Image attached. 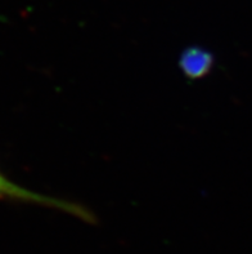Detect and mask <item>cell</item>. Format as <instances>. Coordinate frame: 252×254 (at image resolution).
I'll return each mask as SVG.
<instances>
[{"label": "cell", "mask_w": 252, "mask_h": 254, "mask_svg": "<svg viewBox=\"0 0 252 254\" xmlns=\"http://www.w3.org/2000/svg\"><path fill=\"white\" fill-rule=\"evenodd\" d=\"M179 68L189 81L203 79L211 72L215 64L212 52L202 47H188L179 56Z\"/></svg>", "instance_id": "obj_2"}, {"label": "cell", "mask_w": 252, "mask_h": 254, "mask_svg": "<svg viewBox=\"0 0 252 254\" xmlns=\"http://www.w3.org/2000/svg\"><path fill=\"white\" fill-rule=\"evenodd\" d=\"M0 197L17 200V201H25V203L40 204V205L47 206V208H53V209L68 213L71 216L83 219L85 222L96 223L94 213L90 212L85 206L74 203V201H68V200L45 196L43 193L34 192V191L18 186L17 184L8 180L1 172H0Z\"/></svg>", "instance_id": "obj_1"}]
</instances>
